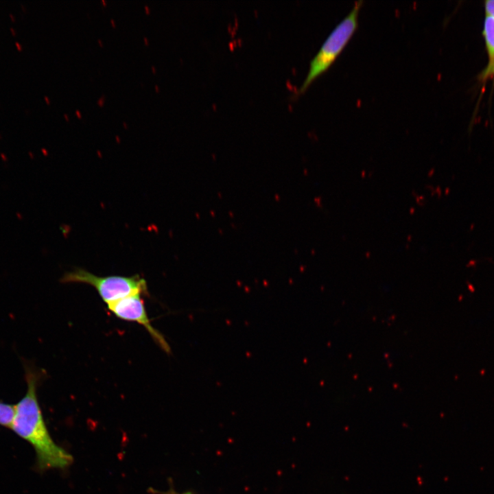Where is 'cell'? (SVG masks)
Instances as JSON below:
<instances>
[{
    "mask_svg": "<svg viewBox=\"0 0 494 494\" xmlns=\"http://www.w3.org/2000/svg\"><path fill=\"white\" fill-rule=\"evenodd\" d=\"M37 379L34 374L27 373V390L15 405L11 429L33 447L40 471L65 469L72 463L73 457L54 441L47 430L37 399Z\"/></svg>",
    "mask_w": 494,
    "mask_h": 494,
    "instance_id": "6da1fadb",
    "label": "cell"
},
{
    "mask_svg": "<svg viewBox=\"0 0 494 494\" xmlns=\"http://www.w3.org/2000/svg\"><path fill=\"white\" fill-rule=\"evenodd\" d=\"M362 1L355 2L349 13L336 26L310 62L308 73L299 88L304 92L321 74L325 72L343 51L358 25Z\"/></svg>",
    "mask_w": 494,
    "mask_h": 494,
    "instance_id": "7a4b0ae2",
    "label": "cell"
},
{
    "mask_svg": "<svg viewBox=\"0 0 494 494\" xmlns=\"http://www.w3.org/2000/svg\"><path fill=\"white\" fill-rule=\"evenodd\" d=\"M62 283H80L93 287L107 305L130 295L148 294L147 283L139 275L131 277H98L82 268H76L63 275Z\"/></svg>",
    "mask_w": 494,
    "mask_h": 494,
    "instance_id": "3957f363",
    "label": "cell"
},
{
    "mask_svg": "<svg viewBox=\"0 0 494 494\" xmlns=\"http://www.w3.org/2000/svg\"><path fill=\"white\" fill-rule=\"evenodd\" d=\"M141 293L130 295L107 305L108 309L116 317L130 322H135L143 326L154 342L167 353H171V348L163 334L154 328L148 316Z\"/></svg>",
    "mask_w": 494,
    "mask_h": 494,
    "instance_id": "277c9868",
    "label": "cell"
},
{
    "mask_svg": "<svg viewBox=\"0 0 494 494\" xmlns=\"http://www.w3.org/2000/svg\"><path fill=\"white\" fill-rule=\"evenodd\" d=\"M483 35L489 56V62L480 78L485 82L494 78V18L486 15L484 20Z\"/></svg>",
    "mask_w": 494,
    "mask_h": 494,
    "instance_id": "5b68a950",
    "label": "cell"
},
{
    "mask_svg": "<svg viewBox=\"0 0 494 494\" xmlns=\"http://www.w3.org/2000/svg\"><path fill=\"white\" fill-rule=\"evenodd\" d=\"M15 412V405L0 402V425L11 429Z\"/></svg>",
    "mask_w": 494,
    "mask_h": 494,
    "instance_id": "8992f818",
    "label": "cell"
},
{
    "mask_svg": "<svg viewBox=\"0 0 494 494\" xmlns=\"http://www.w3.org/2000/svg\"><path fill=\"white\" fill-rule=\"evenodd\" d=\"M485 11L486 15L494 18V0H488L485 2Z\"/></svg>",
    "mask_w": 494,
    "mask_h": 494,
    "instance_id": "52a82bcc",
    "label": "cell"
},
{
    "mask_svg": "<svg viewBox=\"0 0 494 494\" xmlns=\"http://www.w3.org/2000/svg\"><path fill=\"white\" fill-rule=\"evenodd\" d=\"M104 97H102L100 99H98L97 103L99 106H102L104 104Z\"/></svg>",
    "mask_w": 494,
    "mask_h": 494,
    "instance_id": "ba28073f",
    "label": "cell"
},
{
    "mask_svg": "<svg viewBox=\"0 0 494 494\" xmlns=\"http://www.w3.org/2000/svg\"><path fill=\"white\" fill-rule=\"evenodd\" d=\"M75 113H76V115H78V117H82L81 113H80V111H79L78 110H75Z\"/></svg>",
    "mask_w": 494,
    "mask_h": 494,
    "instance_id": "9c48e42d",
    "label": "cell"
},
{
    "mask_svg": "<svg viewBox=\"0 0 494 494\" xmlns=\"http://www.w3.org/2000/svg\"><path fill=\"white\" fill-rule=\"evenodd\" d=\"M145 12L147 14L150 12V8L148 5H145Z\"/></svg>",
    "mask_w": 494,
    "mask_h": 494,
    "instance_id": "30bf717a",
    "label": "cell"
},
{
    "mask_svg": "<svg viewBox=\"0 0 494 494\" xmlns=\"http://www.w3.org/2000/svg\"><path fill=\"white\" fill-rule=\"evenodd\" d=\"M170 494H192V493L190 492H186V493H171Z\"/></svg>",
    "mask_w": 494,
    "mask_h": 494,
    "instance_id": "8fae6325",
    "label": "cell"
},
{
    "mask_svg": "<svg viewBox=\"0 0 494 494\" xmlns=\"http://www.w3.org/2000/svg\"><path fill=\"white\" fill-rule=\"evenodd\" d=\"M110 22H111L113 26V27H115V21H114L113 19H110Z\"/></svg>",
    "mask_w": 494,
    "mask_h": 494,
    "instance_id": "7c38bea8",
    "label": "cell"
},
{
    "mask_svg": "<svg viewBox=\"0 0 494 494\" xmlns=\"http://www.w3.org/2000/svg\"><path fill=\"white\" fill-rule=\"evenodd\" d=\"M144 41H145V45H148V38H147L146 37H144Z\"/></svg>",
    "mask_w": 494,
    "mask_h": 494,
    "instance_id": "4fadbf2b",
    "label": "cell"
},
{
    "mask_svg": "<svg viewBox=\"0 0 494 494\" xmlns=\"http://www.w3.org/2000/svg\"><path fill=\"white\" fill-rule=\"evenodd\" d=\"M155 89H156V92H158V91H159L158 86V85H156V84L155 85Z\"/></svg>",
    "mask_w": 494,
    "mask_h": 494,
    "instance_id": "5bb4252c",
    "label": "cell"
},
{
    "mask_svg": "<svg viewBox=\"0 0 494 494\" xmlns=\"http://www.w3.org/2000/svg\"><path fill=\"white\" fill-rule=\"evenodd\" d=\"M97 40H98V43H99V45H100L101 46H102L103 45H102V43L101 40H100V39H98Z\"/></svg>",
    "mask_w": 494,
    "mask_h": 494,
    "instance_id": "9a60e30c",
    "label": "cell"
},
{
    "mask_svg": "<svg viewBox=\"0 0 494 494\" xmlns=\"http://www.w3.org/2000/svg\"><path fill=\"white\" fill-rule=\"evenodd\" d=\"M152 69L153 72L155 73L156 69H155L154 66H152Z\"/></svg>",
    "mask_w": 494,
    "mask_h": 494,
    "instance_id": "2e32d148",
    "label": "cell"
},
{
    "mask_svg": "<svg viewBox=\"0 0 494 494\" xmlns=\"http://www.w3.org/2000/svg\"><path fill=\"white\" fill-rule=\"evenodd\" d=\"M64 117L66 118V119L68 121V120H69V118H68L67 115V114H64Z\"/></svg>",
    "mask_w": 494,
    "mask_h": 494,
    "instance_id": "e0dca14e",
    "label": "cell"
},
{
    "mask_svg": "<svg viewBox=\"0 0 494 494\" xmlns=\"http://www.w3.org/2000/svg\"><path fill=\"white\" fill-rule=\"evenodd\" d=\"M123 124H124V127L126 128V127H127V124H126L125 121H124Z\"/></svg>",
    "mask_w": 494,
    "mask_h": 494,
    "instance_id": "ac0fdd59",
    "label": "cell"
},
{
    "mask_svg": "<svg viewBox=\"0 0 494 494\" xmlns=\"http://www.w3.org/2000/svg\"><path fill=\"white\" fill-rule=\"evenodd\" d=\"M102 2H103V3H104V5H106V1H105V0H102Z\"/></svg>",
    "mask_w": 494,
    "mask_h": 494,
    "instance_id": "d6986e66",
    "label": "cell"
}]
</instances>
